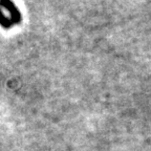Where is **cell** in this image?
Listing matches in <instances>:
<instances>
[{
    "label": "cell",
    "instance_id": "6da1fadb",
    "mask_svg": "<svg viewBox=\"0 0 151 151\" xmlns=\"http://www.w3.org/2000/svg\"><path fill=\"white\" fill-rule=\"evenodd\" d=\"M0 7H3L9 13V19L13 22V24H19L21 22V13L18 9V7L9 0H1L0 1Z\"/></svg>",
    "mask_w": 151,
    "mask_h": 151
},
{
    "label": "cell",
    "instance_id": "7a4b0ae2",
    "mask_svg": "<svg viewBox=\"0 0 151 151\" xmlns=\"http://www.w3.org/2000/svg\"><path fill=\"white\" fill-rule=\"evenodd\" d=\"M0 25L2 26L3 28H6V29L11 28V27H12V25H13V22L11 21L9 17L5 16L1 7H0Z\"/></svg>",
    "mask_w": 151,
    "mask_h": 151
}]
</instances>
